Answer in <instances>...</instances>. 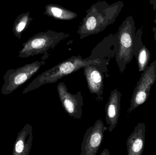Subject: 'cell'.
I'll return each instance as SVG.
<instances>
[{"label":"cell","mask_w":156,"mask_h":155,"mask_svg":"<svg viewBox=\"0 0 156 155\" xmlns=\"http://www.w3.org/2000/svg\"><path fill=\"white\" fill-rule=\"evenodd\" d=\"M33 126L26 124L18 133L14 143L12 155H28L33 145Z\"/></svg>","instance_id":"7c38bea8"},{"label":"cell","mask_w":156,"mask_h":155,"mask_svg":"<svg viewBox=\"0 0 156 155\" xmlns=\"http://www.w3.org/2000/svg\"><path fill=\"white\" fill-rule=\"evenodd\" d=\"M150 4L153 5V10L156 11V0H148ZM154 23L156 24L155 26L153 28V32L154 33V40L156 41V13L155 15V18Z\"/></svg>","instance_id":"e0dca14e"},{"label":"cell","mask_w":156,"mask_h":155,"mask_svg":"<svg viewBox=\"0 0 156 155\" xmlns=\"http://www.w3.org/2000/svg\"><path fill=\"white\" fill-rule=\"evenodd\" d=\"M69 36L70 35L67 33L52 30L38 33L23 44V48L19 51L18 57L27 58L44 54L42 59L44 61L48 58V52L49 50H53L58 44Z\"/></svg>","instance_id":"277c9868"},{"label":"cell","mask_w":156,"mask_h":155,"mask_svg":"<svg viewBox=\"0 0 156 155\" xmlns=\"http://www.w3.org/2000/svg\"><path fill=\"white\" fill-rule=\"evenodd\" d=\"M143 26H141L136 32V39L134 48V56L136 58L138 71L143 72L148 66L151 59L150 51L144 44L142 41Z\"/></svg>","instance_id":"4fadbf2b"},{"label":"cell","mask_w":156,"mask_h":155,"mask_svg":"<svg viewBox=\"0 0 156 155\" xmlns=\"http://www.w3.org/2000/svg\"><path fill=\"white\" fill-rule=\"evenodd\" d=\"M121 97L122 93L119 89H114L111 92L105 105V120L108 126V131L110 132H112L115 128L119 121Z\"/></svg>","instance_id":"30bf717a"},{"label":"cell","mask_w":156,"mask_h":155,"mask_svg":"<svg viewBox=\"0 0 156 155\" xmlns=\"http://www.w3.org/2000/svg\"><path fill=\"white\" fill-rule=\"evenodd\" d=\"M107 130L108 127L104 125L102 120H97L84 134L80 155H96L103 141L105 132Z\"/></svg>","instance_id":"ba28073f"},{"label":"cell","mask_w":156,"mask_h":155,"mask_svg":"<svg viewBox=\"0 0 156 155\" xmlns=\"http://www.w3.org/2000/svg\"><path fill=\"white\" fill-rule=\"evenodd\" d=\"M57 91L61 105L65 112L70 117L80 120L82 117L83 97L81 92L72 94L68 91L65 83L58 85Z\"/></svg>","instance_id":"52a82bcc"},{"label":"cell","mask_w":156,"mask_h":155,"mask_svg":"<svg viewBox=\"0 0 156 155\" xmlns=\"http://www.w3.org/2000/svg\"><path fill=\"white\" fill-rule=\"evenodd\" d=\"M156 81V61H154L143 72L134 89L127 110L131 113L135 109L144 103L150 96L151 87Z\"/></svg>","instance_id":"8992f818"},{"label":"cell","mask_w":156,"mask_h":155,"mask_svg":"<svg viewBox=\"0 0 156 155\" xmlns=\"http://www.w3.org/2000/svg\"><path fill=\"white\" fill-rule=\"evenodd\" d=\"M136 28L133 16H127L114 35L115 57L119 71L123 73L134 56Z\"/></svg>","instance_id":"3957f363"},{"label":"cell","mask_w":156,"mask_h":155,"mask_svg":"<svg viewBox=\"0 0 156 155\" xmlns=\"http://www.w3.org/2000/svg\"><path fill=\"white\" fill-rule=\"evenodd\" d=\"M114 35L110 34L108 36L100 42L97 46L92 50V54L89 58L94 59L96 58L106 59L105 57H113L115 55L114 48L112 49L114 44Z\"/></svg>","instance_id":"5bb4252c"},{"label":"cell","mask_w":156,"mask_h":155,"mask_svg":"<svg viewBox=\"0 0 156 155\" xmlns=\"http://www.w3.org/2000/svg\"><path fill=\"white\" fill-rule=\"evenodd\" d=\"M45 64L43 60L37 61L16 69L7 70L3 78L4 83L1 88V93L7 95L12 93L29 80Z\"/></svg>","instance_id":"5b68a950"},{"label":"cell","mask_w":156,"mask_h":155,"mask_svg":"<svg viewBox=\"0 0 156 155\" xmlns=\"http://www.w3.org/2000/svg\"><path fill=\"white\" fill-rule=\"evenodd\" d=\"M109 59L101 58L90 59L89 57L83 59L80 55L71 56L38 76L24 89L23 93H27L44 85L56 83L64 76L69 75L86 66L109 62Z\"/></svg>","instance_id":"7a4b0ae2"},{"label":"cell","mask_w":156,"mask_h":155,"mask_svg":"<svg viewBox=\"0 0 156 155\" xmlns=\"http://www.w3.org/2000/svg\"><path fill=\"white\" fill-rule=\"evenodd\" d=\"M124 7L123 2L119 1L109 5L105 1H98L86 10V15L79 27L80 39L97 34L115 22Z\"/></svg>","instance_id":"6da1fadb"},{"label":"cell","mask_w":156,"mask_h":155,"mask_svg":"<svg viewBox=\"0 0 156 155\" xmlns=\"http://www.w3.org/2000/svg\"><path fill=\"white\" fill-rule=\"evenodd\" d=\"M30 12L19 15L14 22L12 31L16 38L20 40L23 33L28 28L34 18L30 17Z\"/></svg>","instance_id":"2e32d148"},{"label":"cell","mask_w":156,"mask_h":155,"mask_svg":"<svg viewBox=\"0 0 156 155\" xmlns=\"http://www.w3.org/2000/svg\"><path fill=\"white\" fill-rule=\"evenodd\" d=\"M101 155H110V153L109 150L107 149H105L101 153Z\"/></svg>","instance_id":"ac0fdd59"},{"label":"cell","mask_w":156,"mask_h":155,"mask_svg":"<svg viewBox=\"0 0 156 155\" xmlns=\"http://www.w3.org/2000/svg\"><path fill=\"white\" fill-rule=\"evenodd\" d=\"M108 62L95 64L83 67V74L87 82V86L91 94L94 95L98 101L103 100L104 77L103 73L107 70Z\"/></svg>","instance_id":"9c48e42d"},{"label":"cell","mask_w":156,"mask_h":155,"mask_svg":"<svg viewBox=\"0 0 156 155\" xmlns=\"http://www.w3.org/2000/svg\"><path fill=\"white\" fill-rule=\"evenodd\" d=\"M44 15L55 20L62 21H71L78 16L75 12L55 4H48L46 5Z\"/></svg>","instance_id":"9a60e30c"},{"label":"cell","mask_w":156,"mask_h":155,"mask_svg":"<svg viewBox=\"0 0 156 155\" xmlns=\"http://www.w3.org/2000/svg\"><path fill=\"white\" fill-rule=\"evenodd\" d=\"M146 125L144 123L137 124L126 141L128 155H142L145 146Z\"/></svg>","instance_id":"8fae6325"}]
</instances>
